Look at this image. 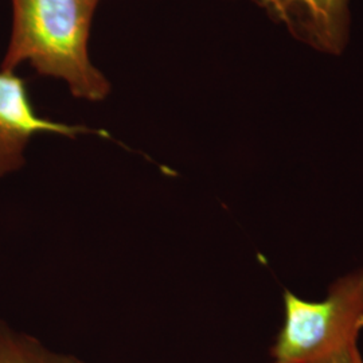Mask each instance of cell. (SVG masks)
I'll return each instance as SVG.
<instances>
[{"label":"cell","instance_id":"cell-1","mask_svg":"<svg viewBox=\"0 0 363 363\" xmlns=\"http://www.w3.org/2000/svg\"><path fill=\"white\" fill-rule=\"evenodd\" d=\"M100 0H11L13 25L0 69L23 64L61 79L73 97L100 103L112 84L89 54L91 23Z\"/></svg>","mask_w":363,"mask_h":363},{"label":"cell","instance_id":"cell-2","mask_svg":"<svg viewBox=\"0 0 363 363\" xmlns=\"http://www.w3.org/2000/svg\"><path fill=\"white\" fill-rule=\"evenodd\" d=\"M284 323L271 349L272 363H322L357 345L363 330V268L335 280L312 301L286 289Z\"/></svg>","mask_w":363,"mask_h":363},{"label":"cell","instance_id":"cell-3","mask_svg":"<svg viewBox=\"0 0 363 363\" xmlns=\"http://www.w3.org/2000/svg\"><path fill=\"white\" fill-rule=\"evenodd\" d=\"M38 135L67 139L82 135L112 138L104 130L40 116L31 103L26 81L15 72L0 69V178L18 172L26 164L27 147Z\"/></svg>","mask_w":363,"mask_h":363},{"label":"cell","instance_id":"cell-4","mask_svg":"<svg viewBox=\"0 0 363 363\" xmlns=\"http://www.w3.org/2000/svg\"><path fill=\"white\" fill-rule=\"evenodd\" d=\"M315 52L340 55L350 40V0H252Z\"/></svg>","mask_w":363,"mask_h":363},{"label":"cell","instance_id":"cell-5","mask_svg":"<svg viewBox=\"0 0 363 363\" xmlns=\"http://www.w3.org/2000/svg\"><path fill=\"white\" fill-rule=\"evenodd\" d=\"M0 363H85L77 357L49 350L37 337L0 320Z\"/></svg>","mask_w":363,"mask_h":363},{"label":"cell","instance_id":"cell-6","mask_svg":"<svg viewBox=\"0 0 363 363\" xmlns=\"http://www.w3.org/2000/svg\"><path fill=\"white\" fill-rule=\"evenodd\" d=\"M322 363H363V359L358 346L354 345L346 350L337 352V355L328 358L327 361Z\"/></svg>","mask_w":363,"mask_h":363}]
</instances>
